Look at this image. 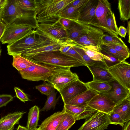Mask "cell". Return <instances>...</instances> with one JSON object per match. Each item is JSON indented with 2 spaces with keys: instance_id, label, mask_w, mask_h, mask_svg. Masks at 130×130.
<instances>
[{
  "instance_id": "47",
  "label": "cell",
  "mask_w": 130,
  "mask_h": 130,
  "mask_svg": "<svg viewBox=\"0 0 130 130\" xmlns=\"http://www.w3.org/2000/svg\"><path fill=\"white\" fill-rule=\"evenodd\" d=\"M127 33L126 28L122 26H120L118 28L117 34L121 37L125 38Z\"/></svg>"
},
{
  "instance_id": "37",
  "label": "cell",
  "mask_w": 130,
  "mask_h": 130,
  "mask_svg": "<svg viewBox=\"0 0 130 130\" xmlns=\"http://www.w3.org/2000/svg\"><path fill=\"white\" fill-rule=\"evenodd\" d=\"M102 40L103 43H113L120 45L125 44L122 39L118 36L104 34L102 37Z\"/></svg>"
},
{
  "instance_id": "17",
  "label": "cell",
  "mask_w": 130,
  "mask_h": 130,
  "mask_svg": "<svg viewBox=\"0 0 130 130\" xmlns=\"http://www.w3.org/2000/svg\"><path fill=\"white\" fill-rule=\"evenodd\" d=\"M98 93L97 92L89 89L75 96L63 101L64 104L79 106H86L88 103Z\"/></svg>"
},
{
  "instance_id": "6",
  "label": "cell",
  "mask_w": 130,
  "mask_h": 130,
  "mask_svg": "<svg viewBox=\"0 0 130 130\" xmlns=\"http://www.w3.org/2000/svg\"><path fill=\"white\" fill-rule=\"evenodd\" d=\"M36 29L54 41H59L69 39L67 37V31L60 25L58 21L53 23L39 24Z\"/></svg>"
},
{
  "instance_id": "46",
  "label": "cell",
  "mask_w": 130,
  "mask_h": 130,
  "mask_svg": "<svg viewBox=\"0 0 130 130\" xmlns=\"http://www.w3.org/2000/svg\"><path fill=\"white\" fill-rule=\"evenodd\" d=\"M88 1V0H74L73 2L67 5L64 9L71 7L82 6L85 4Z\"/></svg>"
},
{
  "instance_id": "5",
  "label": "cell",
  "mask_w": 130,
  "mask_h": 130,
  "mask_svg": "<svg viewBox=\"0 0 130 130\" xmlns=\"http://www.w3.org/2000/svg\"><path fill=\"white\" fill-rule=\"evenodd\" d=\"M36 24L6 25L0 41L3 44H10L36 32Z\"/></svg>"
},
{
  "instance_id": "34",
  "label": "cell",
  "mask_w": 130,
  "mask_h": 130,
  "mask_svg": "<svg viewBox=\"0 0 130 130\" xmlns=\"http://www.w3.org/2000/svg\"><path fill=\"white\" fill-rule=\"evenodd\" d=\"M102 43L113 48L125 60L129 57V50L125 44L120 45L113 43Z\"/></svg>"
},
{
  "instance_id": "25",
  "label": "cell",
  "mask_w": 130,
  "mask_h": 130,
  "mask_svg": "<svg viewBox=\"0 0 130 130\" xmlns=\"http://www.w3.org/2000/svg\"><path fill=\"white\" fill-rule=\"evenodd\" d=\"M40 110L36 105L31 108L28 113L26 127L29 130H37L39 120Z\"/></svg>"
},
{
  "instance_id": "29",
  "label": "cell",
  "mask_w": 130,
  "mask_h": 130,
  "mask_svg": "<svg viewBox=\"0 0 130 130\" xmlns=\"http://www.w3.org/2000/svg\"><path fill=\"white\" fill-rule=\"evenodd\" d=\"M118 9L119 13L120 19L124 21L130 18V0H119Z\"/></svg>"
},
{
  "instance_id": "41",
  "label": "cell",
  "mask_w": 130,
  "mask_h": 130,
  "mask_svg": "<svg viewBox=\"0 0 130 130\" xmlns=\"http://www.w3.org/2000/svg\"><path fill=\"white\" fill-rule=\"evenodd\" d=\"M102 43V39L89 40L85 41L76 45L81 47L90 45L96 46L100 48Z\"/></svg>"
},
{
  "instance_id": "11",
  "label": "cell",
  "mask_w": 130,
  "mask_h": 130,
  "mask_svg": "<svg viewBox=\"0 0 130 130\" xmlns=\"http://www.w3.org/2000/svg\"><path fill=\"white\" fill-rule=\"evenodd\" d=\"M23 12L17 4L15 0H7L0 15V19L6 25L10 24L22 17Z\"/></svg>"
},
{
  "instance_id": "2",
  "label": "cell",
  "mask_w": 130,
  "mask_h": 130,
  "mask_svg": "<svg viewBox=\"0 0 130 130\" xmlns=\"http://www.w3.org/2000/svg\"><path fill=\"white\" fill-rule=\"evenodd\" d=\"M25 58L37 63L57 67L71 68L86 66L75 59L62 53L59 50L43 52Z\"/></svg>"
},
{
  "instance_id": "22",
  "label": "cell",
  "mask_w": 130,
  "mask_h": 130,
  "mask_svg": "<svg viewBox=\"0 0 130 130\" xmlns=\"http://www.w3.org/2000/svg\"><path fill=\"white\" fill-rule=\"evenodd\" d=\"M112 111L119 114L125 123L130 120V96L116 104Z\"/></svg>"
},
{
  "instance_id": "1",
  "label": "cell",
  "mask_w": 130,
  "mask_h": 130,
  "mask_svg": "<svg viewBox=\"0 0 130 130\" xmlns=\"http://www.w3.org/2000/svg\"><path fill=\"white\" fill-rule=\"evenodd\" d=\"M74 0H35L36 8L34 18L37 25L58 22L63 10Z\"/></svg>"
},
{
  "instance_id": "16",
  "label": "cell",
  "mask_w": 130,
  "mask_h": 130,
  "mask_svg": "<svg viewBox=\"0 0 130 130\" xmlns=\"http://www.w3.org/2000/svg\"><path fill=\"white\" fill-rule=\"evenodd\" d=\"M63 109L65 112L73 116L76 120L86 119L94 113L97 112L87 106H79L64 104Z\"/></svg>"
},
{
  "instance_id": "7",
  "label": "cell",
  "mask_w": 130,
  "mask_h": 130,
  "mask_svg": "<svg viewBox=\"0 0 130 130\" xmlns=\"http://www.w3.org/2000/svg\"><path fill=\"white\" fill-rule=\"evenodd\" d=\"M117 82L130 90V64L124 61L108 69Z\"/></svg>"
},
{
  "instance_id": "51",
  "label": "cell",
  "mask_w": 130,
  "mask_h": 130,
  "mask_svg": "<svg viewBox=\"0 0 130 130\" xmlns=\"http://www.w3.org/2000/svg\"><path fill=\"white\" fill-rule=\"evenodd\" d=\"M7 2H6L0 5V15L2 13L5 6L7 4Z\"/></svg>"
},
{
  "instance_id": "50",
  "label": "cell",
  "mask_w": 130,
  "mask_h": 130,
  "mask_svg": "<svg viewBox=\"0 0 130 130\" xmlns=\"http://www.w3.org/2000/svg\"><path fill=\"white\" fill-rule=\"evenodd\" d=\"M130 21H128L127 27L126 29L127 33L128 36V42L129 43H130Z\"/></svg>"
},
{
  "instance_id": "14",
  "label": "cell",
  "mask_w": 130,
  "mask_h": 130,
  "mask_svg": "<svg viewBox=\"0 0 130 130\" xmlns=\"http://www.w3.org/2000/svg\"><path fill=\"white\" fill-rule=\"evenodd\" d=\"M73 42V41L69 39L59 41H50L28 49L22 54L21 56L26 58L43 52L59 50L60 48L62 45L68 43Z\"/></svg>"
},
{
  "instance_id": "45",
  "label": "cell",
  "mask_w": 130,
  "mask_h": 130,
  "mask_svg": "<svg viewBox=\"0 0 130 130\" xmlns=\"http://www.w3.org/2000/svg\"><path fill=\"white\" fill-rule=\"evenodd\" d=\"M71 21L67 19L60 18L58 22L60 25L67 31L70 26Z\"/></svg>"
},
{
  "instance_id": "52",
  "label": "cell",
  "mask_w": 130,
  "mask_h": 130,
  "mask_svg": "<svg viewBox=\"0 0 130 130\" xmlns=\"http://www.w3.org/2000/svg\"><path fill=\"white\" fill-rule=\"evenodd\" d=\"M17 130H29L26 127L19 125Z\"/></svg>"
},
{
  "instance_id": "19",
  "label": "cell",
  "mask_w": 130,
  "mask_h": 130,
  "mask_svg": "<svg viewBox=\"0 0 130 130\" xmlns=\"http://www.w3.org/2000/svg\"><path fill=\"white\" fill-rule=\"evenodd\" d=\"M26 112H15L8 113L0 119V130H13L15 125Z\"/></svg>"
},
{
  "instance_id": "43",
  "label": "cell",
  "mask_w": 130,
  "mask_h": 130,
  "mask_svg": "<svg viewBox=\"0 0 130 130\" xmlns=\"http://www.w3.org/2000/svg\"><path fill=\"white\" fill-rule=\"evenodd\" d=\"M13 97L10 94L0 95V108L5 106L9 103L12 101Z\"/></svg>"
},
{
  "instance_id": "40",
  "label": "cell",
  "mask_w": 130,
  "mask_h": 130,
  "mask_svg": "<svg viewBox=\"0 0 130 130\" xmlns=\"http://www.w3.org/2000/svg\"><path fill=\"white\" fill-rule=\"evenodd\" d=\"M101 54L103 58L104 62L108 69L122 62L114 57L104 54L102 52Z\"/></svg>"
},
{
  "instance_id": "3",
  "label": "cell",
  "mask_w": 130,
  "mask_h": 130,
  "mask_svg": "<svg viewBox=\"0 0 130 130\" xmlns=\"http://www.w3.org/2000/svg\"><path fill=\"white\" fill-rule=\"evenodd\" d=\"M37 31L7 46L8 54L13 56L21 55L28 49L53 40Z\"/></svg>"
},
{
  "instance_id": "4",
  "label": "cell",
  "mask_w": 130,
  "mask_h": 130,
  "mask_svg": "<svg viewBox=\"0 0 130 130\" xmlns=\"http://www.w3.org/2000/svg\"><path fill=\"white\" fill-rule=\"evenodd\" d=\"M70 68L57 67L37 63L19 71L22 78L28 80L46 81L53 74Z\"/></svg>"
},
{
  "instance_id": "38",
  "label": "cell",
  "mask_w": 130,
  "mask_h": 130,
  "mask_svg": "<svg viewBox=\"0 0 130 130\" xmlns=\"http://www.w3.org/2000/svg\"><path fill=\"white\" fill-rule=\"evenodd\" d=\"M108 115L110 124L119 125L122 127L123 126L125 123L119 114L112 111Z\"/></svg>"
},
{
  "instance_id": "53",
  "label": "cell",
  "mask_w": 130,
  "mask_h": 130,
  "mask_svg": "<svg viewBox=\"0 0 130 130\" xmlns=\"http://www.w3.org/2000/svg\"><path fill=\"white\" fill-rule=\"evenodd\" d=\"M1 51H2V50L1 49V48H0V56L1 55Z\"/></svg>"
},
{
  "instance_id": "35",
  "label": "cell",
  "mask_w": 130,
  "mask_h": 130,
  "mask_svg": "<svg viewBox=\"0 0 130 130\" xmlns=\"http://www.w3.org/2000/svg\"><path fill=\"white\" fill-rule=\"evenodd\" d=\"M106 23L107 28L118 36V27L114 13L112 11L108 13L106 17Z\"/></svg>"
},
{
  "instance_id": "28",
  "label": "cell",
  "mask_w": 130,
  "mask_h": 130,
  "mask_svg": "<svg viewBox=\"0 0 130 130\" xmlns=\"http://www.w3.org/2000/svg\"><path fill=\"white\" fill-rule=\"evenodd\" d=\"M80 47L84 50L86 54L92 60L104 62L103 58L101 54L100 48L99 46L90 45Z\"/></svg>"
},
{
  "instance_id": "10",
  "label": "cell",
  "mask_w": 130,
  "mask_h": 130,
  "mask_svg": "<svg viewBox=\"0 0 130 130\" xmlns=\"http://www.w3.org/2000/svg\"><path fill=\"white\" fill-rule=\"evenodd\" d=\"M98 2V0H88L82 10L78 21L98 28L100 24L95 14Z\"/></svg>"
},
{
  "instance_id": "30",
  "label": "cell",
  "mask_w": 130,
  "mask_h": 130,
  "mask_svg": "<svg viewBox=\"0 0 130 130\" xmlns=\"http://www.w3.org/2000/svg\"><path fill=\"white\" fill-rule=\"evenodd\" d=\"M76 121L73 116L65 112L55 130H68Z\"/></svg>"
},
{
  "instance_id": "24",
  "label": "cell",
  "mask_w": 130,
  "mask_h": 130,
  "mask_svg": "<svg viewBox=\"0 0 130 130\" xmlns=\"http://www.w3.org/2000/svg\"><path fill=\"white\" fill-rule=\"evenodd\" d=\"M85 4L81 6L71 7L63 9L60 14V18L67 19L73 22L78 21L80 12Z\"/></svg>"
},
{
  "instance_id": "33",
  "label": "cell",
  "mask_w": 130,
  "mask_h": 130,
  "mask_svg": "<svg viewBox=\"0 0 130 130\" xmlns=\"http://www.w3.org/2000/svg\"><path fill=\"white\" fill-rule=\"evenodd\" d=\"M55 90L47 96V100L44 106L41 110V111H47L51 108L55 109L58 101V99L56 98L57 93Z\"/></svg>"
},
{
  "instance_id": "12",
  "label": "cell",
  "mask_w": 130,
  "mask_h": 130,
  "mask_svg": "<svg viewBox=\"0 0 130 130\" xmlns=\"http://www.w3.org/2000/svg\"><path fill=\"white\" fill-rule=\"evenodd\" d=\"M116 104L109 98L98 93L87 103V105L97 111L109 114Z\"/></svg>"
},
{
  "instance_id": "20",
  "label": "cell",
  "mask_w": 130,
  "mask_h": 130,
  "mask_svg": "<svg viewBox=\"0 0 130 130\" xmlns=\"http://www.w3.org/2000/svg\"><path fill=\"white\" fill-rule=\"evenodd\" d=\"M111 11L110 3L108 1L98 0L95 11L96 17L100 24L108 29L106 25V17Z\"/></svg>"
},
{
  "instance_id": "13",
  "label": "cell",
  "mask_w": 130,
  "mask_h": 130,
  "mask_svg": "<svg viewBox=\"0 0 130 130\" xmlns=\"http://www.w3.org/2000/svg\"><path fill=\"white\" fill-rule=\"evenodd\" d=\"M111 87L106 92L99 93L110 99L116 104L130 96V90L120 84L116 80L109 83Z\"/></svg>"
},
{
  "instance_id": "42",
  "label": "cell",
  "mask_w": 130,
  "mask_h": 130,
  "mask_svg": "<svg viewBox=\"0 0 130 130\" xmlns=\"http://www.w3.org/2000/svg\"><path fill=\"white\" fill-rule=\"evenodd\" d=\"M73 46L65 54L75 59L87 66V65L84 60L79 54L74 49Z\"/></svg>"
},
{
  "instance_id": "21",
  "label": "cell",
  "mask_w": 130,
  "mask_h": 130,
  "mask_svg": "<svg viewBox=\"0 0 130 130\" xmlns=\"http://www.w3.org/2000/svg\"><path fill=\"white\" fill-rule=\"evenodd\" d=\"M64 111L63 109L61 111L56 112L45 119L42 123L37 130H55L63 115Z\"/></svg>"
},
{
  "instance_id": "31",
  "label": "cell",
  "mask_w": 130,
  "mask_h": 130,
  "mask_svg": "<svg viewBox=\"0 0 130 130\" xmlns=\"http://www.w3.org/2000/svg\"><path fill=\"white\" fill-rule=\"evenodd\" d=\"M74 49L81 56L87 65H95L107 68L105 63L103 62L97 61L91 59L86 54L84 50L80 47L76 45L73 46Z\"/></svg>"
},
{
  "instance_id": "49",
  "label": "cell",
  "mask_w": 130,
  "mask_h": 130,
  "mask_svg": "<svg viewBox=\"0 0 130 130\" xmlns=\"http://www.w3.org/2000/svg\"><path fill=\"white\" fill-rule=\"evenodd\" d=\"M124 125L123 130H130V120L125 122Z\"/></svg>"
},
{
  "instance_id": "26",
  "label": "cell",
  "mask_w": 130,
  "mask_h": 130,
  "mask_svg": "<svg viewBox=\"0 0 130 130\" xmlns=\"http://www.w3.org/2000/svg\"><path fill=\"white\" fill-rule=\"evenodd\" d=\"M13 57L12 66L19 71L36 63L22 56L21 55L13 56Z\"/></svg>"
},
{
  "instance_id": "36",
  "label": "cell",
  "mask_w": 130,
  "mask_h": 130,
  "mask_svg": "<svg viewBox=\"0 0 130 130\" xmlns=\"http://www.w3.org/2000/svg\"><path fill=\"white\" fill-rule=\"evenodd\" d=\"M100 51H102L107 55H109L121 61L125 60L121 56L113 47L102 43L100 47Z\"/></svg>"
},
{
  "instance_id": "44",
  "label": "cell",
  "mask_w": 130,
  "mask_h": 130,
  "mask_svg": "<svg viewBox=\"0 0 130 130\" xmlns=\"http://www.w3.org/2000/svg\"><path fill=\"white\" fill-rule=\"evenodd\" d=\"M14 90L17 97L21 101L25 103L29 100V99L26 94L23 91L18 87H15Z\"/></svg>"
},
{
  "instance_id": "15",
  "label": "cell",
  "mask_w": 130,
  "mask_h": 130,
  "mask_svg": "<svg viewBox=\"0 0 130 130\" xmlns=\"http://www.w3.org/2000/svg\"><path fill=\"white\" fill-rule=\"evenodd\" d=\"M85 83L77 78L68 84L59 91L62 100L73 98L88 89Z\"/></svg>"
},
{
  "instance_id": "27",
  "label": "cell",
  "mask_w": 130,
  "mask_h": 130,
  "mask_svg": "<svg viewBox=\"0 0 130 130\" xmlns=\"http://www.w3.org/2000/svg\"><path fill=\"white\" fill-rule=\"evenodd\" d=\"M88 88L98 93L106 92L110 89L111 86L109 83L92 81L85 83Z\"/></svg>"
},
{
  "instance_id": "8",
  "label": "cell",
  "mask_w": 130,
  "mask_h": 130,
  "mask_svg": "<svg viewBox=\"0 0 130 130\" xmlns=\"http://www.w3.org/2000/svg\"><path fill=\"white\" fill-rule=\"evenodd\" d=\"M108 114L96 112L86 119L78 130H104L109 124Z\"/></svg>"
},
{
  "instance_id": "23",
  "label": "cell",
  "mask_w": 130,
  "mask_h": 130,
  "mask_svg": "<svg viewBox=\"0 0 130 130\" xmlns=\"http://www.w3.org/2000/svg\"><path fill=\"white\" fill-rule=\"evenodd\" d=\"M104 31L99 28L92 26L86 33L77 38L74 42L76 45L85 41L92 39H101Z\"/></svg>"
},
{
  "instance_id": "18",
  "label": "cell",
  "mask_w": 130,
  "mask_h": 130,
  "mask_svg": "<svg viewBox=\"0 0 130 130\" xmlns=\"http://www.w3.org/2000/svg\"><path fill=\"white\" fill-rule=\"evenodd\" d=\"M93 76V81L110 83L115 80L107 68L95 65H87Z\"/></svg>"
},
{
  "instance_id": "9",
  "label": "cell",
  "mask_w": 130,
  "mask_h": 130,
  "mask_svg": "<svg viewBox=\"0 0 130 130\" xmlns=\"http://www.w3.org/2000/svg\"><path fill=\"white\" fill-rule=\"evenodd\" d=\"M78 78L77 74L72 72L69 68L53 74L46 81L52 84L59 92L68 84Z\"/></svg>"
},
{
  "instance_id": "54",
  "label": "cell",
  "mask_w": 130,
  "mask_h": 130,
  "mask_svg": "<svg viewBox=\"0 0 130 130\" xmlns=\"http://www.w3.org/2000/svg\"></svg>"
},
{
  "instance_id": "48",
  "label": "cell",
  "mask_w": 130,
  "mask_h": 130,
  "mask_svg": "<svg viewBox=\"0 0 130 130\" xmlns=\"http://www.w3.org/2000/svg\"><path fill=\"white\" fill-rule=\"evenodd\" d=\"M6 25L0 19V40L4 32Z\"/></svg>"
},
{
  "instance_id": "32",
  "label": "cell",
  "mask_w": 130,
  "mask_h": 130,
  "mask_svg": "<svg viewBox=\"0 0 130 130\" xmlns=\"http://www.w3.org/2000/svg\"><path fill=\"white\" fill-rule=\"evenodd\" d=\"M16 3L24 11L34 12L36 6L35 0H15Z\"/></svg>"
},
{
  "instance_id": "39",
  "label": "cell",
  "mask_w": 130,
  "mask_h": 130,
  "mask_svg": "<svg viewBox=\"0 0 130 130\" xmlns=\"http://www.w3.org/2000/svg\"><path fill=\"white\" fill-rule=\"evenodd\" d=\"M35 88L38 90L42 94L47 96L49 95L55 89L52 84L46 83L36 86Z\"/></svg>"
}]
</instances>
